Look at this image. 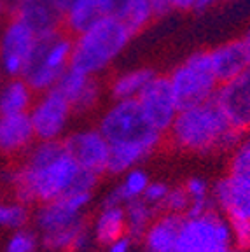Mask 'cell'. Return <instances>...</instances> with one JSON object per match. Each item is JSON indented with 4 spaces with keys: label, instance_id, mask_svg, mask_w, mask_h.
<instances>
[{
    "label": "cell",
    "instance_id": "1",
    "mask_svg": "<svg viewBox=\"0 0 250 252\" xmlns=\"http://www.w3.org/2000/svg\"><path fill=\"white\" fill-rule=\"evenodd\" d=\"M81 172L62 140H37L28 149L25 165L12 173V184L21 203H46L72 193Z\"/></svg>",
    "mask_w": 250,
    "mask_h": 252
},
{
    "label": "cell",
    "instance_id": "2",
    "mask_svg": "<svg viewBox=\"0 0 250 252\" xmlns=\"http://www.w3.org/2000/svg\"><path fill=\"white\" fill-rule=\"evenodd\" d=\"M166 135L177 149L196 154L235 151L245 137L243 131L229 125L215 98L180 109Z\"/></svg>",
    "mask_w": 250,
    "mask_h": 252
},
{
    "label": "cell",
    "instance_id": "3",
    "mask_svg": "<svg viewBox=\"0 0 250 252\" xmlns=\"http://www.w3.org/2000/svg\"><path fill=\"white\" fill-rule=\"evenodd\" d=\"M133 37L135 33L118 16H107L74 35L70 67L98 77L121 56Z\"/></svg>",
    "mask_w": 250,
    "mask_h": 252
},
{
    "label": "cell",
    "instance_id": "4",
    "mask_svg": "<svg viewBox=\"0 0 250 252\" xmlns=\"http://www.w3.org/2000/svg\"><path fill=\"white\" fill-rule=\"evenodd\" d=\"M98 130L110 146H144L153 151L164 137L147 121L137 98L114 100L98 121Z\"/></svg>",
    "mask_w": 250,
    "mask_h": 252
},
{
    "label": "cell",
    "instance_id": "5",
    "mask_svg": "<svg viewBox=\"0 0 250 252\" xmlns=\"http://www.w3.org/2000/svg\"><path fill=\"white\" fill-rule=\"evenodd\" d=\"M72 49L74 35L66 33L65 30L40 37L33 56L21 75L35 94L56 86L60 75L70 67Z\"/></svg>",
    "mask_w": 250,
    "mask_h": 252
},
{
    "label": "cell",
    "instance_id": "6",
    "mask_svg": "<svg viewBox=\"0 0 250 252\" xmlns=\"http://www.w3.org/2000/svg\"><path fill=\"white\" fill-rule=\"evenodd\" d=\"M168 79L180 109L214 98L220 84L212 67L208 51L192 53L170 72Z\"/></svg>",
    "mask_w": 250,
    "mask_h": 252
},
{
    "label": "cell",
    "instance_id": "7",
    "mask_svg": "<svg viewBox=\"0 0 250 252\" xmlns=\"http://www.w3.org/2000/svg\"><path fill=\"white\" fill-rule=\"evenodd\" d=\"M233 249L227 217L212 209L199 216H182L177 252H227Z\"/></svg>",
    "mask_w": 250,
    "mask_h": 252
},
{
    "label": "cell",
    "instance_id": "8",
    "mask_svg": "<svg viewBox=\"0 0 250 252\" xmlns=\"http://www.w3.org/2000/svg\"><path fill=\"white\" fill-rule=\"evenodd\" d=\"M40 35L23 20L9 16L0 28V65L5 77H21Z\"/></svg>",
    "mask_w": 250,
    "mask_h": 252
},
{
    "label": "cell",
    "instance_id": "9",
    "mask_svg": "<svg viewBox=\"0 0 250 252\" xmlns=\"http://www.w3.org/2000/svg\"><path fill=\"white\" fill-rule=\"evenodd\" d=\"M74 114L70 102L56 88L35 94L28 116L37 140H62Z\"/></svg>",
    "mask_w": 250,
    "mask_h": 252
},
{
    "label": "cell",
    "instance_id": "10",
    "mask_svg": "<svg viewBox=\"0 0 250 252\" xmlns=\"http://www.w3.org/2000/svg\"><path fill=\"white\" fill-rule=\"evenodd\" d=\"M137 100L153 128L163 135L168 133L180 110L168 75H154V79L144 88Z\"/></svg>",
    "mask_w": 250,
    "mask_h": 252
},
{
    "label": "cell",
    "instance_id": "11",
    "mask_svg": "<svg viewBox=\"0 0 250 252\" xmlns=\"http://www.w3.org/2000/svg\"><path fill=\"white\" fill-rule=\"evenodd\" d=\"M62 142L82 170H88L98 177L102 173H107L110 144L98 128L74 131V133L66 135Z\"/></svg>",
    "mask_w": 250,
    "mask_h": 252
},
{
    "label": "cell",
    "instance_id": "12",
    "mask_svg": "<svg viewBox=\"0 0 250 252\" xmlns=\"http://www.w3.org/2000/svg\"><path fill=\"white\" fill-rule=\"evenodd\" d=\"M91 201L90 191H72L56 200L46 201L37 212V224L44 235L82 222V210Z\"/></svg>",
    "mask_w": 250,
    "mask_h": 252
},
{
    "label": "cell",
    "instance_id": "13",
    "mask_svg": "<svg viewBox=\"0 0 250 252\" xmlns=\"http://www.w3.org/2000/svg\"><path fill=\"white\" fill-rule=\"evenodd\" d=\"M214 98L233 128L243 133L250 130V68L220 83Z\"/></svg>",
    "mask_w": 250,
    "mask_h": 252
},
{
    "label": "cell",
    "instance_id": "14",
    "mask_svg": "<svg viewBox=\"0 0 250 252\" xmlns=\"http://www.w3.org/2000/svg\"><path fill=\"white\" fill-rule=\"evenodd\" d=\"M55 88L70 102L74 112L79 114L94 109L102 96V84L98 77L82 74L72 67H68L60 75Z\"/></svg>",
    "mask_w": 250,
    "mask_h": 252
},
{
    "label": "cell",
    "instance_id": "15",
    "mask_svg": "<svg viewBox=\"0 0 250 252\" xmlns=\"http://www.w3.org/2000/svg\"><path fill=\"white\" fill-rule=\"evenodd\" d=\"M212 198L215 207H219L229 220L250 219V179L229 173L217 181Z\"/></svg>",
    "mask_w": 250,
    "mask_h": 252
},
{
    "label": "cell",
    "instance_id": "16",
    "mask_svg": "<svg viewBox=\"0 0 250 252\" xmlns=\"http://www.w3.org/2000/svg\"><path fill=\"white\" fill-rule=\"evenodd\" d=\"M9 16H16V18L23 20L40 37L63 30V14L49 0H11L9 2Z\"/></svg>",
    "mask_w": 250,
    "mask_h": 252
},
{
    "label": "cell",
    "instance_id": "17",
    "mask_svg": "<svg viewBox=\"0 0 250 252\" xmlns=\"http://www.w3.org/2000/svg\"><path fill=\"white\" fill-rule=\"evenodd\" d=\"M118 4L119 0H70L63 11L62 28L70 35H77L96 21L116 14Z\"/></svg>",
    "mask_w": 250,
    "mask_h": 252
},
{
    "label": "cell",
    "instance_id": "18",
    "mask_svg": "<svg viewBox=\"0 0 250 252\" xmlns=\"http://www.w3.org/2000/svg\"><path fill=\"white\" fill-rule=\"evenodd\" d=\"M208 55L219 83H226L250 68V49L243 39L220 44L210 49Z\"/></svg>",
    "mask_w": 250,
    "mask_h": 252
},
{
    "label": "cell",
    "instance_id": "19",
    "mask_svg": "<svg viewBox=\"0 0 250 252\" xmlns=\"http://www.w3.org/2000/svg\"><path fill=\"white\" fill-rule=\"evenodd\" d=\"M35 131L28 112L0 116V153L20 154L35 142Z\"/></svg>",
    "mask_w": 250,
    "mask_h": 252
},
{
    "label": "cell",
    "instance_id": "20",
    "mask_svg": "<svg viewBox=\"0 0 250 252\" xmlns=\"http://www.w3.org/2000/svg\"><path fill=\"white\" fill-rule=\"evenodd\" d=\"M182 216L166 214L151 222L144 235V244L147 252H177L179 229Z\"/></svg>",
    "mask_w": 250,
    "mask_h": 252
},
{
    "label": "cell",
    "instance_id": "21",
    "mask_svg": "<svg viewBox=\"0 0 250 252\" xmlns=\"http://www.w3.org/2000/svg\"><path fill=\"white\" fill-rule=\"evenodd\" d=\"M35 100V91L23 77H7L0 86V116L28 112Z\"/></svg>",
    "mask_w": 250,
    "mask_h": 252
},
{
    "label": "cell",
    "instance_id": "22",
    "mask_svg": "<svg viewBox=\"0 0 250 252\" xmlns=\"http://www.w3.org/2000/svg\"><path fill=\"white\" fill-rule=\"evenodd\" d=\"M156 74V70L147 67H138L121 72V74H118L110 81V96L114 100L138 98V94L144 91V88L153 81Z\"/></svg>",
    "mask_w": 250,
    "mask_h": 252
},
{
    "label": "cell",
    "instance_id": "23",
    "mask_svg": "<svg viewBox=\"0 0 250 252\" xmlns=\"http://www.w3.org/2000/svg\"><path fill=\"white\" fill-rule=\"evenodd\" d=\"M126 235L125 205H105L94 222V236L98 242L109 245Z\"/></svg>",
    "mask_w": 250,
    "mask_h": 252
},
{
    "label": "cell",
    "instance_id": "24",
    "mask_svg": "<svg viewBox=\"0 0 250 252\" xmlns=\"http://www.w3.org/2000/svg\"><path fill=\"white\" fill-rule=\"evenodd\" d=\"M121 184L110 191L103 200V207L105 205H126L128 201L135 200V198L144 196V191L149 186V177L147 173L142 168L135 166V168L128 170L126 173H123Z\"/></svg>",
    "mask_w": 250,
    "mask_h": 252
},
{
    "label": "cell",
    "instance_id": "25",
    "mask_svg": "<svg viewBox=\"0 0 250 252\" xmlns=\"http://www.w3.org/2000/svg\"><path fill=\"white\" fill-rule=\"evenodd\" d=\"M116 16L137 35L156 18L153 4L149 0H119Z\"/></svg>",
    "mask_w": 250,
    "mask_h": 252
},
{
    "label": "cell",
    "instance_id": "26",
    "mask_svg": "<svg viewBox=\"0 0 250 252\" xmlns=\"http://www.w3.org/2000/svg\"><path fill=\"white\" fill-rule=\"evenodd\" d=\"M154 207L149 205L144 198H135L125 205L126 212V235L131 240L144 238L145 231L154 219Z\"/></svg>",
    "mask_w": 250,
    "mask_h": 252
},
{
    "label": "cell",
    "instance_id": "27",
    "mask_svg": "<svg viewBox=\"0 0 250 252\" xmlns=\"http://www.w3.org/2000/svg\"><path fill=\"white\" fill-rule=\"evenodd\" d=\"M186 191L189 193L191 198V205H189L186 216H199V214H205L208 210L215 209L214 198L208 193V184L207 181L199 177H192L186 184Z\"/></svg>",
    "mask_w": 250,
    "mask_h": 252
},
{
    "label": "cell",
    "instance_id": "28",
    "mask_svg": "<svg viewBox=\"0 0 250 252\" xmlns=\"http://www.w3.org/2000/svg\"><path fill=\"white\" fill-rule=\"evenodd\" d=\"M28 222V209L25 203H4L0 205V226L9 229H20Z\"/></svg>",
    "mask_w": 250,
    "mask_h": 252
},
{
    "label": "cell",
    "instance_id": "29",
    "mask_svg": "<svg viewBox=\"0 0 250 252\" xmlns=\"http://www.w3.org/2000/svg\"><path fill=\"white\" fill-rule=\"evenodd\" d=\"M189 205H191V198L186 188H173L168 189V194L164 198L161 209L166 210L168 214H177V216H186Z\"/></svg>",
    "mask_w": 250,
    "mask_h": 252
},
{
    "label": "cell",
    "instance_id": "30",
    "mask_svg": "<svg viewBox=\"0 0 250 252\" xmlns=\"http://www.w3.org/2000/svg\"><path fill=\"white\" fill-rule=\"evenodd\" d=\"M231 224V236H233V247L238 251H250V219H233Z\"/></svg>",
    "mask_w": 250,
    "mask_h": 252
},
{
    "label": "cell",
    "instance_id": "31",
    "mask_svg": "<svg viewBox=\"0 0 250 252\" xmlns=\"http://www.w3.org/2000/svg\"><path fill=\"white\" fill-rule=\"evenodd\" d=\"M231 173H236V175H243V177L250 179V144H247L245 140L240 142V146L233 151Z\"/></svg>",
    "mask_w": 250,
    "mask_h": 252
},
{
    "label": "cell",
    "instance_id": "32",
    "mask_svg": "<svg viewBox=\"0 0 250 252\" xmlns=\"http://www.w3.org/2000/svg\"><path fill=\"white\" fill-rule=\"evenodd\" d=\"M37 240L30 231H16L9 238L5 252H33Z\"/></svg>",
    "mask_w": 250,
    "mask_h": 252
},
{
    "label": "cell",
    "instance_id": "33",
    "mask_svg": "<svg viewBox=\"0 0 250 252\" xmlns=\"http://www.w3.org/2000/svg\"><path fill=\"white\" fill-rule=\"evenodd\" d=\"M168 186L163 184V182H149L147 189L144 191V200L147 201L149 205H153L154 209H161L164 198L168 194Z\"/></svg>",
    "mask_w": 250,
    "mask_h": 252
},
{
    "label": "cell",
    "instance_id": "34",
    "mask_svg": "<svg viewBox=\"0 0 250 252\" xmlns=\"http://www.w3.org/2000/svg\"><path fill=\"white\" fill-rule=\"evenodd\" d=\"M131 238L128 235H125L116 242H112V244H109V252H131Z\"/></svg>",
    "mask_w": 250,
    "mask_h": 252
},
{
    "label": "cell",
    "instance_id": "35",
    "mask_svg": "<svg viewBox=\"0 0 250 252\" xmlns=\"http://www.w3.org/2000/svg\"><path fill=\"white\" fill-rule=\"evenodd\" d=\"M154 7V12H156V18H161V16L168 14L172 11V5H170L168 0H149Z\"/></svg>",
    "mask_w": 250,
    "mask_h": 252
},
{
    "label": "cell",
    "instance_id": "36",
    "mask_svg": "<svg viewBox=\"0 0 250 252\" xmlns=\"http://www.w3.org/2000/svg\"><path fill=\"white\" fill-rule=\"evenodd\" d=\"M170 5H172V11L177 9V11H194V5L198 0H168Z\"/></svg>",
    "mask_w": 250,
    "mask_h": 252
},
{
    "label": "cell",
    "instance_id": "37",
    "mask_svg": "<svg viewBox=\"0 0 250 252\" xmlns=\"http://www.w3.org/2000/svg\"><path fill=\"white\" fill-rule=\"evenodd\" d=\"M219 0H198L196 2V5H194V11H208L210 7H214L215 4H217Z\"/></svg>",
    "mask_w": 250,
    "mask_h": 252
},
{
    "label": "cell",
    "instance_id": "38",
    "mask_svg": "<svg viewBox=\"0 0 250 252\" xmlns=\"http://www.w3.org/2000/svg\"><path fill=\"white\" fill-rule=\"evenodd\" d=\"M49 2H51V4L55 5V7L62 12V14H63V11L66 9V5L70 4V0H49Z\"/></svg>",
    "mask_w": 250,
    "mask_h": 252
},
{
    "label": "cell",
    "instance_id": "39",
    "mask_svg": "<svg viewBox=\"0 0 250 252\" xmlns=\"http://www.w3.org/2000/svg\"><path fill=\"white\" fill-rule=\"evenodd\" d=\"M9 12V2L7 0H0V16H4Z\"/></svg>",
    "mask_w": 250,
    "mask_h": 252
},
{
    "label": "cell",
    "instance_id": "40",
    "mask_svg": "<svg viewBox=\"0 0 250 252\" xmlns=\"http://www.w3.org/2000/svg\"><path fill=\"white\" fill-rule=\"evenodd\" d=\"M5 74H4V68H2V65H0V86H2V84H4V81H5Z\"/></svg>",
    "mask_w": 250,
    "mask_h": 252
},
{
    "label": "cell",
    "instance_id": "41",
    "mask_svg": "<svg viewBox=\"0 0 250 252\" xmlns=\"http://www.w3.org/2000/svg\"><path fill=\"white\" fill-rule=\"evenodd\" d=\"M243 40H245V44H247V46H249V49H250V32H249V33H247L245 37H243Z\"/></svg>",
    "mask_w": 250,
    "mask_h": 252
},
{
    "label": "cell",
    "instance_id": "42",
    "mask_svg": "<svg viewBox=\"0 0 250 252\" xmlns=\"http://www.w3.org/2000/svg\"><path fill=\"white\" fill-rule=\"evenodd\" d=\"M243 140H245L247 144H250V130H249V131H247V133H245V137H243Z\"/></svg>",
    "mask_w": 250,
    "mask_h": 252
},
{
    "label": "cell",
    "instance_id": "43",
    "mask_svg": "<svg viewBox=\"0 0 250 252\" xmlns=\"http://www.w3.org/2000/svg\"><path fill=\"white\" fill-rule=\"evenodd\" d=\"M227 252H243V251H238V249H229Z\"/></svg>",
    "mask_w": 250,
    "mask_h": 252
},
{
    "label": "cell",
    "instance_id": "44",
    "mask_svg": "<svg viewBox=\"0 0 250 252\" xmlns=\"http://www.w3.org/2000/svg\"><path fill=\"white\" fill-rule=\"evenodd\" d=\"M226 2H233V0H226Z\"/></svg>",
    "mask_w": 250,
    "mask_h": 252
}]
</instances>
